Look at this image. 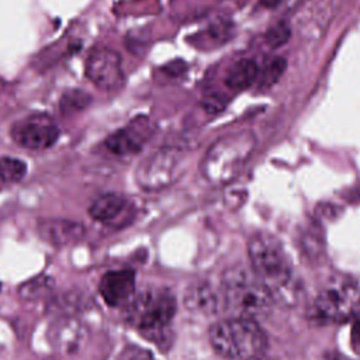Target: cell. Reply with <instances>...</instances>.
Listing matches in <instances>:
<instances>
[{
    "label": "cell",
    "mask_w": 360,
    "mask_h": 360,
    "mask_svg": "<svg viewBox=\"0 0 360 360\" xmlns=\"http://www.w3.org/2000/svg\"><path fill=\"white\" fill-rule=\"evenodd\" d=\"M360 304L357 285L347 278L335 277L318 292L314 301V314L321 321L340 322L356 312Z\"/></svg>",
    "instance_id": "cell-6"
},
{
    "label": "cell",
    "mask_w": 360,
    "mask_h": 360,
    "mask_svg": "<svg viewBox=\"0 0 360 360\" xmlns=\"http://www.w3.org/2000/svg\"><path fill=\"white\" fill-rule=\"evenodd\" d=\"M83 339L82 326L75 319H62L52 330V342L60 350H76Z\"/></svg>",
    "instance_id": "cell-16"
},
{
    "label": "cell",
    "mask_w": 360,
    "mask_h": 360,
    "mask_svg": "<svg viewBox=\"0 0 360 360\" xmlns=\"http://www.w3.org/2000/svg\"><path fill=\"white\" fill-rule=\"evenodd\" d=\"M221 295L224 308L231 316L259 319L267 315L274 304L269 290L259 280L242 267L228 269L222 276Z\"/></svg>",
    "instance_id": "cell-5"
},
{
    "label": "cell",
    "mask_w": 360,
    "mask_h": 360,
    "mask_svg": "<svg viewBox=\"0 0 360 360\" xmlns=\"http://www.w3.org/2000/svg\"><path fill=\"white\" fill-rule=\"evenodd\" d=\"M10 134L17 145L32 150H41L51 148L58 141L59 128L52 117L37 112L15 121Z\"/></svg>",
    "instance_id": "cell-8"
},
{
    "label": "cell",
    "mask_w": 360,
    "mask_h": 360,
    "mask_svg": "<svg viewBox=\"0 0 360 360\" xmlns=\"http://www.w3.org/2000/svg\"><path fill=\"white\" fill-rule=\"evenodd\" d=\"M86 75L101 90L112 91L121 89L124 84L121 56L110 48L94 49L87 58Z\"/></svg>",
    "instance_id": "cell-9"
},
{
    "label": "cell",
    "mask_w": 360,
    "mask_h": 360,
    "mask_svg": "<svg viewBox=\"0 0 360 360\" xmlns=\"http://www.w3.org/2000/svg\"><path fill=\"white\" fill-rule=\"evenodd\" d=\"M202 105L208 112H217V111L222 110L224 100L218 96H208L202 100Z\"/></svg>",
    "instance_id": "cell-23"
},
{
    "label": "cell",
    "mask_w": 360,
    "mask_h": 360,
    "mask_svg": "<svg viewBox=\"0 0 360 360\" xmlns=\"http://www.w3.org/2000/svg\"><path fill=\"white\" fill-rule=\"evenodd\" d=\"M53 287H55V280L51 276L41 274L22 283L18 287V295L24 300L34 301L48 295L53 290Z\"/></svg>",
    "instance_id": "cell-17"
},
{
    "label": "cell",
    "mask_w": 360,
    "mask_h": 360,
    "mask_svg": "<svg viewBox=\"0 0 360 360\" xmlns=\"http://www.w3.org/2000/svg\"><path fill=\"white\" fill-rule=\"evenodd\" d=\"M98 291L110 307H125L135 295V271L132 269L110 270L103 274Z\"/></svg>",
    "instance_id": "cell-12"
},
{
    "label": "cell",
    "mask_w": 360,
    "mask_h": 360,
    "mask_svg": "<svg viewBox=\"0 0 360 360\" xmlns=\"http://www.w3.org/2000/svg\"><path fill=\"white\" fill-rule=\"evenodd\" d=\"M260 360H269V359H264V357H262V359H260Z\"/></svg>",
    "instance_id": "cell-26"
},
{
    "label": "cell",
    "mask_w": 360,
    "mask_h": 360,
    "mask_svg": "<svg viewBox=\"0 0 360 360\" xmlns=\"http://www.w3.org/2000/svg\"><path fill=\"white\" fill-rule=\"evenodd\" d=\"M124 308L128 323L142 335L156 345L167 342L165 335L169 332V325L177 309L176 297L169 288L149 287L135 292Z\"/></svg>",
    "instance_id": "cell-3"
},
{
    "label": "cell",
    "mask_w": 360,
    "mask_h": 360,
    "mask_svg": "<svg viewBox=\"0 0 360 360\" xmlns=\"http://www.w3.org/2000/svg\"><path fill=\"white\" fill-rule=\"evenodd\" d=\"M319 360H349L347 357H345L343 354L338 353V352H325Z\"/></svg>",
    "instance_id": "cell-24"
},
{
    "label": "cell",
    "mask_w": 360,
    "mask_h": 360,
    "mask_svg": "<svg viewBox=\"0 0 360 360\" xmlns=\"http://www.w3.org/2000/svg\"><path fill=\"white\" fill-rule=\"evenodd\" d=\"M248 256L255 274L269 290L274 304L294 307L301 300V284L287 255L273 235L260 232L248 242Z\"/></svg>",
    "instance_id": "cell-1"
},
{
    "label": "cell",
    "mask_w": 360,
    "mask_h": 360,
    "mask_svg": "<svg viewBox=\"0 0 360 360\" xmlns=\"http://www.w3.org/2000/svg\"><path fill=\"white\" fill-rule=\"evenodd\" d=\"M38 236L52 246H66L80 240L86 228L82 222L66 218H42L37 222Z\"/></svg>",
    "instance_id": "cell-13"
},
{
    "label": "cell",
    "mask_w": 360,
    "mask_h": 360,
    "mask_svg": "<svg viewBox=\"0 0 360 360\" xmlns=\"http://www.w3.org/2000/svg\"><path fill=\"white\" fill-rule=\"evenodd\" d=\"M117 360H155L152 353L138 345H127L117 356Z\"/></svg>",
    "instance_id": "cell-22"
},
{
    "label": "cell",
    "mask_w": 360,
    "mask_h": 360,
    "mask_svg": "<svg viewBox=\"0 0 360 360\" xmlns=\"http://www.w3.org/2000/svg\"><path fill=\"white\" fill-rule=\"evenodd\" d=\"M180 177V153L162 148L143 159L135 170L136 184L146 191H158L172 186Z\"/></svg>",
    "instance_id": "cell-7"
},
{
    "label": "cell",
    "mask_w": 360,
    "mask_h": 360,
    "mask_svg": "<svg viewBox=\"0 0 360 360\" xmlns=\"http://www.w3.org/2000/svg\"><path fill=\"white\" fill-rule=\"evenodd\" d=\"M27 173V165L11 156H1L0 158V181L1 184H11L17 183L24 179Z\"/></svg>",
    "instance_id": "cell-18"
},
{
    "label": "cell",
    "mask_w": 360,
    "mask_h": 360,
    "mask_svg": "<svg viewBox=\"0 0 360 360\" xmlns=\"http://www.w3.org/2000/svg\"><path fill=\"white\" fill-rule=\"evenodd\" d=\"M89 215L105 226L121 228L134 218L135 205L120 193H105L91 201Z\"/></svg>",
    "instance_id": "cell-10"
},
{
    "label": "cell",
    "mask_w": 360,
    "mask_h": 360,
    "mask_svg": "<svg viewBox=\"0 0 360 360\" xmlns=\"http://www.w3.org/2000/svg\"><path fill=\"white\" fill-rule=\"evenodd\" d=\"M212 349L226 360H260L267 350V336L256 319L229 316L215 322L208 332Z\"/></svg>",
    "instance_id": "cell-2"
},
{
    "label": "cell",
    "mask_w": 360,
    "mask_h": 360,
    "mask_svg": "<svg viewBox=\"0 0 360 360\" xmlns=\"http://www.w3.org/2000/svg\"><path fill=\"white\" fill-rule=\"evenodd\" d=\"M90 101V97L80 91V90H73V91H68L62 100H60V108L63 111H76V110H82L84 108Z\"/></svg>",
    "instance_id": "cell-21"
},
{
    "label": "cell",
    "mask_w": 360,
    "mask_h": 360,
    "mask_svg": "<svg viewBox=\"0 0 360 360\" xmlns=\"http://www.w3.org/2000/svg\"><path fill=\"white\" fill-rule=\"evenodd\" d=\"M291 27L287 21H278L274 25H271L266 34H264V39L266 44L271 48H280L284 44H287L291 38Z\"/></svg>",
    "instance_id": "cell-20"
},
{
    "label": "cell",
    "mask_w": 360,
    "mask_h": 360,
    "mask_svg": "<svg viewBox=\"0 0 360 360\" xmlns=\"http://www.w3.org/2000/svg\"><path fill=\"white\" fill-rule=\"evenodd\" d=\"M262 4L267 8H273V7H277L283 0H260Z\"/></svg>",
    "instance_id": "cell-25"
},
{
    "label": "cell",
    "mask_w": 360,
    "mask_h": 360,
    "mask_svg": "<svg viewBox=\"0 0 360 360\" xmlns=\"http://www.w3.org/2000/svg\"><path fill=\"white\" fill-rule=\"evenodd\" d=\"M285 70V60L283 58H273L270 60L266 62V65L263 66L262 72L259 70V79H260V84L263 87H270L273 86L280 76L284 73Z\"/></svg>",
    "instance_id": "cell-19"
},
{
    "label": "cell",
    "mask_w": 360,
    "mask_h": 360,
    "mask_svg": "<svg viewBox=\"0 0 360 360\" xmlns=\"http://www.w3.org/2000/svg\"><path fill=\"white\" fill-rule=\"evenodd\" d=\"M255 146L256 136L248 129L218 138L201 160L200 172L202 177L214 186L228 184L238 177Z\"/></svg>",
    "instance_id": "cell-4"
},
{
    "label": "cell",
    "mask_w": 360,
    "mask_h": 360,
    "mask_svg": "<svg viewBox=\"0 0 360 360\" xmlns=\"http://www.w3.org/2000/svg\"><path fill=\"white\" fill-rule=\"evenodd\" d=\"M184 307L194 314L211 316L215 315L221 307H224L221 291L218 292L207 281H195L190 284L183 295Z\"/></svg>",
    "instance_id": "cell-14"
},
{
    "label": "cell",
    "mask_w": 360,
    "mask_h": 360,
    "mask_svg": "<svg viewBox=\"0 0 360 360\" xmlns=\"http://www.w3.org/2000/svg\"><path fill=\"white\" fill-rule=\"evenodd\" d=\"M152 135V124L145 117H139L125 128L117 129L105 138V146L115 155L136 153Z\"/></svg>",
    "instance_id": "cell-11"
},
{
    "label": "cell",
    "mask_w": 360,
    "mask_h": 360,
    "mask_svg": "<svg viewBox=\"0 0 360 360\" xmlns=\"http://www.w3.org/2000/svg\"><path fill=\"white\" fill-rule=\"evenodd\" d=\"M259 77V66L252 59L236 60L226 72L225 83L232 90H243L252 86Z\"/></svg>",
    "instance_id": "cell-15"
}]
</instances>
